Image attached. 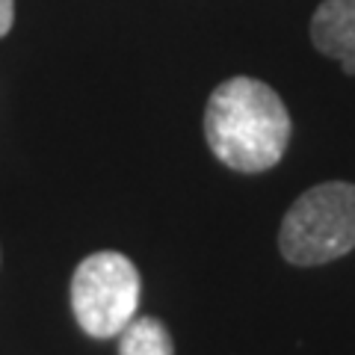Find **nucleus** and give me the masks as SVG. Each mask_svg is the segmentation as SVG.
Wrapping results in <instances>:
<instances>
[{
  "label": "nucleus",
  "mask_w": 355,
  "mask_h": 355,
  "mask_svg": "<svg viewBox=\"0 0 355 355\" xmlns=\"http://www.w3.org/2000/svg\"><path fill=\"white\" fill-rule=\"evenodd\" d=\"M205 137L216 157L234 172H266L284 157L291 113L272 86L254 77H231L207 98Z\"/></svg>",
  "instance_id": "f257e3e1"
},
{
  "label": "nucleus",
  "mask_w": 355,
  "mask_h": 355,
  "mask_svg": "<svg viewBox=\"0 0 355 355\" xmlns=\"http://www.w3.org/2000/svg\"><path fill=\"white\" fill-rule=\"evenodd\" d=\"M279 249L293 266H320L355 249V184L329 181L305 190L284 214Z\"/></svg>",
  "instance_id": "f03ea898"
},
{
  "label": "nucleus",
  "mask_w": 355,
  "mask_h": 355,
  "mask_svg": "<svg viewBox=\"0 0 355 355\" xmlns=\"http://www.w3.org/2000/svg\"><path fill=\"white\" fill-rule=\"evenodd\" d=\"M139 272L121 252H95L71 275V311L89 338H116L139 308Z\"/></svg>",
  "instance_id": "7ed1b4c3"
},
{
  "label": "nucleus",
  "mask_w": 355,
  "mask_h": 355,
  "mask_svg": "<svg viewBox=\"0 0 355 355\" xmlns=\"http://www.w3.org/2000/svg\"><path fill=\"white\" fill-rule=\"evenodd\" d=\"M314 48L355 74V0H323L311 18Z\"/></svg>",
  "instance_id": "20e7f679"
},
{
  "label": "nucleus",
  "mask_w": 355,
  "mask_h": 355,
  "mask_svg": "<svg viewBox=\"0 0 355 355\" xmlns=\"http://www.w3.org/2000/svg\"><path fill=\"white\" fill-rule=\"evenodd\" d=\"M119 355H175L169 329L157 317H133L119 331Z\"/></svg>",
  "instance_id": "39448f33"
},
{
  "label": "nucleus",
  "mask_w": 355,
  "mask_h": 355,
  "mask_svg": "<svg viewBox=\"0 0 355 355\" xmlns=\"http://www.w3.org/2000/svg\"><path fill=\"white\" fill-rule=\"evenodd\" d=\"M12 18H15V0H0V36H6L12 30Z\"/></svg>",
  "instance_id": "423d86ee"
}]
</instances>
